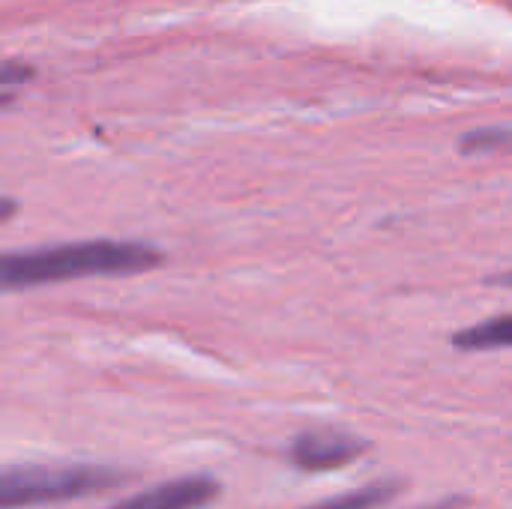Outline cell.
<instances>
[{
    "label": "cell",
    "mask_w": 512,
    "mask_h": 509,
    "mask_svg": "<svg viewBox=\"0 0 512 509\" xmlns=\"http://www.w3.org/2000/svg\"><path fill=\"white\" fill-rule=\"evenodd\" d=\"M162 252L138 240H81L63 246H42L27 252H6L0 261L3 291H24L87 276H135L156 270Z\"/></svg>",
    "instance_id": "obj_1"
},
{
    "label": "cell",
    "mask_w": 512,
    "mask_h": 509,
    "mask_svg": "<svg viewBox=\"0 0 512 509\" xmlns=\"http://www.w3.org/2000/svg\"><path fill=\"white\" fill-rule=\"evenodd\" d=\"M126 480L108 465H9L0 477V507L24 509L108 492Z\"/></svg>",
    "instance_id": "obj_2"
},
{
    "label": "cell",
    "mask_w": 512,
    "mask_h": 509,
    "mask_svg": "<svg viewBox=\"0 0 512 509\" xmlns=\"http://www.w3.org/2000/svg\"><path fill=\"white\" fill-rule=\"evenodd\" d=\"M369 450V444L345 429H312L294 438L291 444V462L300 471L321 474L351 465Z\"/></svg>",
    "instance_id": "obj_3"
},
{
    "label": "cell",
    "mask_w": 512,
    "mask_h": 509,
    "mask_svg": "<svg viewBox=\"0 0 512 509\" xmlns=\"http://www.w3.org/2000/svg\"><path fill=\"white\" fill-rule=\"evenodd\" d=\"M222 495L219 480L207 474L180 477L171 483H159L147 492H138L111 509H204Z\"/></svg>",
    "instance_id": "obj_4"
},
{
    "label": "cell",
    "mask_w": 512,
    "mask_h": 509,
    "mask_svg": "<svg viewBox=\"0 0 512 509\" xmlns=\"http://www.w3.org/2000/svg\"><path fill=\"white\" fill-rule=\"evenodd\" d=\"M453 348L459 351H510L512 315H498L453 333Z\"/></svg>",
    "instance_id": "obj_5"
},
{
    "label": "cell",
    "mask_w": 512,
    "mask_h": 509,
    "mask_svg": "<svg viewBox=\"0 0 512 509\" xmlns=\"http://www.w3.org/2000/svg\"><path fill=\"white\" fill-rule=\"evenodd\" d=\"M399 495V483H372L366 489H357V492H345V495H336L330 501H321L315 507L306 509H381L384 504H390L393 498Z\"/></svg>",
    "instance_id": "obj_6"
},
{
    "label": "cell",
    "mask_w": 512,
    "mask_h": 509,
    "mask_svg": "<svg viewBox=\"0 0 512 509\" xmlns=\"http://www.w3.org/2000/svg\"><path fill=\"white\" fill-rule=\"evenodd\" d=\"M462 153H492V150H512V126H489L474 129L462 138Z\"/></svg>",
    "instance_id": "obj_7"
},
{
    "label": "cell",
    "mask_w": 512,
    "mask_h": 509,
    "mask_svg": "<svg viewBox=\"0 0 512 509\" xmlns=\"http://www.w3.org/2000/svg\"><path fill=\"white\" fill-rule=\"evenodd\" d=\"M492 285H504V288H512V270L510 273H498V276H489Z\"/></svg>",
    "instance_id": "obj_8"
}]
</instances>
